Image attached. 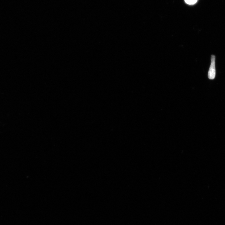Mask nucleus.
Instances as JSON below:
<instances>
[{"label": "nucleus", "instance_id": "1", "mask_svg": "<svg viewBox=\"0 0 225 225\" xmlns=\"http://www.w3.org/2000/svg\"><path fill=\"white\" fill-rule=\"evenodd\" d=\"M211 63L208 71V77L210 79H214L216 75L215 66L216 56L214 55L211 56Z\"/></svg>", "mask_w": 225, "mask_h": 225}, {"label": "nucleus", "instance_id": "2", "mask_svg": "<svg viewBox=\"0 0 225 225\" xmlns=\"http://www.w3.org/2000/svg\"><path fill=\"white\" fill-rule=\"evenodd\" d=\"M185 1L187 4L189 5H193L195 4L198 0H185Z\"/></svg>", "mask_w": 225, "mask_h": 225}]
</instances>
